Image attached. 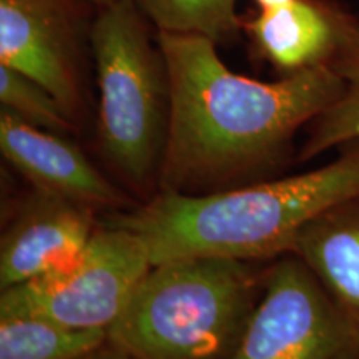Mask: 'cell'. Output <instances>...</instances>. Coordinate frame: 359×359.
<instances>
[{
	"label": "cell",
	"instance_id": "1",
	"mask_svg": "<svg viewBox=\"0 0 359 359\" xmlns=\"http://www.w3.org/2000/svg\"><path fill=\"white\" fill-rule=\"evenodd\" d=\"M156 35L172 90L158 191L210 195L280 177L298 133L343 90L331 65L263 82L233 72L213 39Z\"/></svg>",
	"mask_w": 359,
	"mask_h": 359
},
{
	"label": "cell",
	"instance_id": "2",
	"mask_svg": "<svg viewBox=\"0 0 359 359\" xmlns=\"http://www.w3.org/2000/svg\"><path fill=\"white\" fill-rule=\"evenodd\" d=\"M353 198H359V138L308 172L210 195L158 191L102 219L140 238L151 264L193 257L269 263L291 253L313 219Z\"/></svg>",
	"mask_w": 359,
	"mask_h": 359
},
{
	"label": "cell",
	"instance_id": "3",
	"mask_svg": "<svg viewBox=\"0 0 359 359\" xmlns=\"http://www.w3.org/2000/svg\"><path fill=\"white\" fill-rule=\"evenodd\" d=\"M266 264L219 257L154 264L109 341L135 359H231L263 296Z\"/></svg>",
	"mask_w": 359,
	"mask_h": 359
},
{
	"label": "cell",
	"instance_id": "4",
	"mask_svg": "<svg viewBox=\"0 0 359 359\" xmlns=\"http://www.w3.org/2000/svg\"><path fill=\"white\" fill-rule=\"evenodd\" d=\"M90 57L98 88V150L142 203L158 193L172 90L156 29L138 0L95 8Z\"/></svg>",
	"mask_w": 359,
	"mask_h": 359
},
{
	"label": "cell",
	"instance_id": "5",
	"mask_svg": "<svg viewBox=\"0 0 359 359\" xmlns=\"http://www.w3.org/2000/svg\"><path fill=\"white\" fill-rule=\"evenodd\" d=\"M151 266L140 238L100 218L74 263L4 290L0 318L37 316L79 330L109 331Z\"/></svg>",
	"mask_w": 359,
	"mask_h": 359
},
{
	"label": "cell",
	"instance_id": "6",
	"mask_svg": "<svg viewBox=\"0 0 359 359\" xmlns=\"http://www.w3.org/2000/svg\"><path fill=\"white\" fill-rule=\"evenodd\" d=\"M231 359H359V327L296 255L273 259Z\"/></svg>",
	"mask_w": 359,
	"mask_h": 359
},
{
	"label": "cell",
	"instance_id": "7",
	"mask_svg": "<svg viewBox=\"0 0 359 359\" xmlns=\"http://www.w3.org/2000/svg\"><path fill=\"white\" fill-rule=\"evenodd\" d=\"M95 8L87 0H0V65L47 88L75 123Z\"/></svg>",
	"mask_w": 359,
	"mask_h": 359
},
{
	"label": "cell",
	"instance_id": "8",
	"mask_svg": "<svg viewBox=\"0 0 359 359\" xmlns=\"http://www.w3.org/2000/svg\"><path fill=\"white\" fill-rule=\"evenodd\" d=\"M0 151L35 190L88 206L100 215L127 212L138 201L111 182L70 138L34 127L0 109Z\"/></svg>",
	"mask_w": 359,
	"mask_h": 359
},
{
	"label": "cell",
	"instance_id": "9",
	"mask_svg": "<svg viewBox=\"0 0 359 359\" xmlns=\"http://www.w3.org/2000/svg\"><path fill=\"white\" fill-rule=\"evenodd\" d=\"M98 215L88 206L32 188L13 206L0 236V290L74 263L100 226Z\"/></svg>",
	"mask_w": 359,
	"mask_h": 359
},
{
	"label": "cell",
	"instance_id": "10",
	"mask_svg": "<svg viewBox=\"0 0 359 359\" xmlns=\"http://www.w3.org/2000/svg\"><path fill=\"white\" fill-rule=\"evenodd\" d=\"M358 25L353 13L327 0H290L241 17L253 55L280 77L330 65Z\"/></svg>",
	"mask_w": 359,
	"mask_h": 359
},
{
	"label": "cell",
	"instance_id": "11",
	"mask_svg": "<svg viewBox=\"0 0 359 359\" xmlns=\"http://www.w3.org/2000/svg\"><path fill=\"white\" fill-rule=\"evenodd\" d=\"M291 253L359 327V198L313 219L296 238Z\"/></svg>",
	"mask_w": 359,
	"mask_h": 359
},
{
	"label": "cell",
	"instance_id": "12",
	"mask_svg": "<svg viewBox=\"0 0 359 359\" xmlns=\"http://www.w3.org/2000/svg\"><path fill=\"white\" fill-rule=\"evenodd\" d=\"M343 80L339 97L304 130L296 161L308 163L359 138V25L348 35L331 60Z\"/></svg>",
	"mask_w": 359,
	"mask_h": 359
},
{
	"label": "cell",
	"instance_id": "13",
	"mask_svg": "<svg viewBox=\"0 0 359 359\" xmlns=\"http://www.w3.org/2000/svg\"><path fill=\"white\" fill-rule=\"evenodd\" d=\"M107 338L105 330H79L45 318H0V359H75Z\"/></svg>",
	"mask_w": 359,
	"mask_h": 359
},
{
	"label": "cell",
	"instance_id": "14",
	"mask_svg": "<svg viewBox=\"0 0 359 359\" xmlns=\"http://www.w3.org/2000/svg\"><path fill=\"white\" fill-rule=\"evenodd\" d=\"M160 32L200 34L217 43L241 32L238 0H138Z\"/></svg>",
	"mask_w": 359,
	"mask_h": 359
},
{
	"label": "cell",
	"instance_id": "15",
	"mask_svg": "<svg viewBox=\"0 0 359 359\" xmlns=\"http://www.w3.org/2000/svg\"><path fill=\"white\" fill-rule=\"evenodd\" d=\"M0 105L24 122L48 132L74 135L79 130V123L47 88L7 65H0Z\"/></svg>",
	"mask_w": 359,
	"mask_h": 359
},
{
	"label": "cell",
	"instance_id": "16",
	"mask_svg": "<svg viewBox=\"0 0 359 359\" xmlns=\"http://www.w3.org/2000/svg\"><path fill=\"white\" fill-rule=\"evenodd\" d=\"M75 359H135V358L130 356L128 353H125L123 349L115 346V344L110 343L109 338H107L105 343H102L100 346L93 348L92 351L85 353L82 356Z\"/></svg>",
	"mask_w": 359,
	"mask_h": 359
},
{
	"label": "cell",
	"instance_id": "17",
	"mask_svg": "<svg viewBox=\"0 0 359 359\" xmlns=\"http://www.w3.org/2000/svg\"><path fill=\"white\" fill-rule=\"evenodd\" d=\"M255 6L257 8H273V7H278V6H283V4L290 2V0H253Z\"/></svg>",
	"mask_w": 359,
	"mask_h": 359
},
{
	"label": "cell",
	"instance_id": "18",
	"mask_svg": "<svg viewBox=\"0 0 359 359\" xmlns=\"http://www.w3.org/2000/svg\"><path fill=\"white\" fill-rule=\"evenodd\" d=\"M87 2H90L92 6H95V7H102V6H107V4L118 2V0H87Z\"/></svg>",
	"mask_w": 359,
	"mask_h": 359
}]
</instances>
